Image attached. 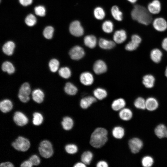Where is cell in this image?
Masks as SVG:
<instances>
[{"label": "cell", "instance_id": "obj_42", "mask_svg": "<svg viewBox=\"0 0 167 167\" xmlns=\"http://www.w3.org/2000/svg\"><path fill=\"white\" fill-rule=\"evenodd\" d=\"M54 29L53 27L49 26L46 27L43 31V34L46 39H51L53 35Z\"/></svg>", "mask_w": 167, "mask_h": 167}, {"label": "cell", "instance_id": "obj_14", "mask_svg": "<svg viewBox=\"0 0 167 167\" xmlns=\"http://www.w3.org/2000/svg\"><path fill=\"white\" fill-rule=\"evenodd\" d=\"M79 79L81 83L87 86L91 85L94 81L93 75L88 72L82 73L80 75Z\"/></svg>", "mask_w": 167, "mask_h": 167}, {"label": "cell", "instance_id": "obj_46", "mask_svg": "<svg viewBox=\"0 0 167 167\" xmlns=\"http://www.w3.org/2000/svg\"><path fill=\"white\" fill-rule=\"evenodd\" d=\"M29 160L31 162L33 165H38L40 162V159L39 157L35 155L32 156Z\"/></svg>", "mask_w": 167, "mask_h": 167}, {"label": "cell", "instance_id": "obj_41", "mask_svg": "<svg viewBox=\"0 0 167 167\" xmlns=\"http://www.w3.org/2000/svg\"><path fill=\"white\" fill-rule=\"evenodd\" d=\"M33 123L36 126L39 125L42 122L43 117L40 113L35 112L33 114Z\"/></svg>", "mask_w": 167, "mask_h": 167}, {"label": "cell", "instance_id": "obj_25", "mask_svg": "<svg viewBox=\"0 0 167 167\" xmlns=\"http://www.w3.org/2000/svg\"><path fill=\"white\" fill-rule=\"evenodd\" d=\"M12 103L8 99H5L0 102V110L3 113H6L10 111L12 109Z\"/></svg>", "mask_w": 167, "mask_h": 167}, {"label": "cell", "instance_id": "obj_26", "mask_svg": "<svg viewBox=\"0 0 167 167\" xmlns=\"http://www.w3.org/2000/svg\"><path fill=\"white\" fill-rule=\"evenodd\" d=\"M155 79L153 76L151 75H147L143 78L142 83L147 88H151L154 85Z\"/></svg>", "mask_w": 167, "mask_h": 167}, {"label": "cell", "instance_id": "obj_30", "mask_svg": "<svg viewBox=\"0 0 167 167\" xmlns=\"http://www.w3.org/2000/svg\"><path fill=\"white\" fill-rule=\"evenodd\" d=\"M64 91L68 94L74 95L77 92V88L72 84L70 82L67 83L64 87Z\"/></svg>", "mask_w": 167, "mask_h": 167}, {"label": "cell", "instance_id": "obj_31", "mask_svg": "<svg viewBox=\"0 0 167 167\" xmlns=\"http://www.w3.org/2000/svg\"><path fill=\"white\" fill-rule=\"evenodd\" d=\"M93 157V155L91 152L87 151L82 154L81 158V161L86 165H88L92 161Z\"/></svg>", "mask_w": 167, "mask_h": 167}, {"label": "cell", "instance_id": "obj_8", "mask_svg": "<svg viewBox=\"0 0 167 167\" xmlns=\"http://www.w3.org/2000/svg\"><path fill=\"white\" fill-rule=\"evenodd\" d=\"M69 54L72 59L78 60L84 56L85 52L82 48L79 46L76 45L71 49Z\"/></svg>", "mask_w": 167, "mask_h": 167}, {"label": "cell", "instance_id": "obj_1", "mask_svg": "<svg viewBox=\"0 0 167 167\" xmlns=\"http://www.w3.org/2000/svg\"><path fill=\"white\" fill-rule=\"evenodd\" d=\"M131 15L133 20L145 25L150 24L152 19L151 14L148 9L139 4L134 6L131 11Z\"/></svg>", "mask_w": 167, "mask_h": 167}, {"label": "cell", "instance_id": "obj_13", "mask_svg": "<svg viewBox=\"0 0 167 167\" xmlns=\"http://www.w3.org/2000/svg\"><path fill=\"white\" fill-rule=\"evenodd\" d=\"M107 69L105 63L102 60H98L94 63L93 70L94 72L97 74H100L105 72Z\"/></svg>", "mask_w": 167, "mask_h": 167}, {"label": "cell", "instance_id": "obj_49", "mask_svg": "<svg viewBox=\"0 0 167 167\" xmlns=\"http://www.w3.org/2000/svg\"><path fill=\"white\" fill-rule=\"evenodd\" d=\"M33 165L29 160L24 161L21 165L22 167H31Z\"/></svg>", "mask_w": 167, "mask_h": 167}, {"label": "cell", "instance_id": "obj_19", "mask_svg": "<svg viewBox=\"0 0 167 167\" xmlns=\"http://www.w3.org/2000/svg\"><path fill=\"white\" fill-rule=\"evenodd\" d=\"M95 97L88 96L82 98L80 101V105L83 109H86L90 106L93 103L96 101Z\"/></svg>", "mask_w": 167, "mask_h": 167}, {"label": "cell", "instance_id": "obj_51", "mask_svg": "<svg viewBox=\"0 0 167 167\" xmlns=\"http://www.w3.org/2000/svg\"><path fill=\"white\" fill-rule=\"evenodd\" d=\"M161 45L163 49L167 51V37L165 38L163 40Z\"/></svg>", "mask_w": 167, "mask_h": 167}, {"label": "cell", "instance_id": "obj_5", "mask_svg": "<svg viewBox=\"0 0 167 167\" xmlns=\"http://www.w3.org/2000/svg\"><path fill=\"white\" fill-rule=\"evenodd\" d=\"M29 84L27 83H24L21 86L19 92L18 97L22 102L26 103L30 99L29 95L31 92Z\"/></svg>", "mask_w": 167, "mask_h": 167}, {"label": "cell", "instance_id": "obj_50", "mask_svg": "<svg viewBox=\"0 0 167 167\" xmlns=\"http://www.w3.org/2000/svg\"><path fill=\"white\" fill-rule=\"evenodd\" d=\"M0 166L2 167H14V166L11 162H6L1 163L0 164Z\"/></svg>", "mask_w": 167, "mask_h": 167}, {"label": "cell", "instance_id": "obj_28", "mask_svg": "<svg viewBox=\"0 0 167 167\" xmlns=\"http://www.w3.org/2000/svg\"><path fill=\"white\" fill-rule=\"evenodd\" d=\"M112 134L115 138L117 139H121L124 135L125 130L122 127L117 126L113 129Z\"/></svg>", "mask_w": 167, "mask_h": 167}, {"label": "cell", "instance_id": "obj_43", "mask_svg": "<svg viewBox=\"0 0 167 167\" xmlns=\"http://www.w3.org/2000/svg\"><path fill=\"white\" fill-rule=\"evenodd\" d=\"M36 17L32 14L28 15L25 19L26 24L29 26L34 25L36 24Z\"/></svg>", "mask_w": 167, "mask_h": 167}, {"label": "cell", "instance_id": "obj_16", "mask_svg": "<svg viewBox=\"0 0 167 167\" xmlns=\"http://www.w3.org/2000/svg\"><path fill=\"white\" fill-rule=\"evenodd\" d=\"M127 35L124 30L116 31L113 35V39L115 43L121 44L126 39Z\"/></svg>", "mask_w": 167, "mask_h": 167}, {"label": "cell", "instance_id": "obj_53", "mask_svg": "<svg viewBox=\"0 0 167 167\" xmlns=\"http://www.w3.org/2000/svg\"><path fill=\"white\" fill-rule=\"evenodd\" d=\"M128 1L132 3H134L136 2L137 0H127Z\"/></svg>", "mask_w": 167, "mask_h": 167}, {"label": "cell", "instance_id": "obj_9", "mask_svg": "<svg viewBox=\"0 0 167 167\" xmlns=\"http://www.w3.org/2000/svg\"><path fill=\"white\" fill-rule=\"evenodd\" d=\"M141 38L138 35L134 34L131 37V41L127 44L125 48L128 51H132L136 49L141 41Z\"/></svg>", "mask_w": 167, "mask_h": 167}, {"label": "cell", "instance_id": "obj_39", "mask_svg": "<svg viewBox=\"0 0 167 167\" xmlns=\"http://www.w3.org/2000/svg\"><path fill=\"white\" fill-rule=\"evenodd\" d=\"M59 65L58 61L56 59H52L49 63V66L50 70L53 72H55L58 70Z\"/></svg>", "mask_w": 167, "mask_h": 167}, {"label": "cell", "instance_id": "obj_40", "mask_svg": "<svg viewBox=\"0 0 167 167\" xmlns=\"http://www.w3.org/2000/svg\"><path fill=\"white\" fill-rule=\"evenodd\" d=\"M94 15L97 19L101 20L105 17V13L103 9L100 7L96 8L94 11Z\"/></svg>", "mask_w": 167, "mask_h": 167}, {"label": "cell", "instance_id": "obj_33", "mask_svg": "<svg viewBox=\"0 0 167 167\" xmlns=\"http://www.w3.org/2000/svg\"><path fill=\"white\" fill-rule=\"evenodd\" d=\"M2 69L3 71L6 72L10 74L13 73L15 71L13 65L9 61H6L3 63Z\"/></svg>", "mask_w": 167, "mask_h": 167}, {"label": "cell", "instance_id": "obj_11", "mask_svg": "<svg viewBox=\"0 0 167 167\" xmlns=\"http://www.w3.org/2000/svg\"><path fill=\"white\" fill-rule=\"evenodd\" d=\"M13 119L15 123L20 126L26 125L28 122V118L26 115L18 111L15 113Z\"/></svg>", "mask_w": 167, "mask_h": 167}, {"label": "cell", "instance_id": "obj_20", "mask_svg": "<svg viewBox=\"0 0 167 167\" xmlns=\"http://www.w3.org/2000/svg\"><path fill=\"white\" fill-rule=\"evenodd\" d=\"M99 45L101 48L105 49H109L114 48L115 43L112 41L108 40L101 38L99 41Z\"/></svg>", "mask_w": 167, "mask_h": 167}, {"label": "cell", "instance_id": "obj_34", "mask_svg": "<svg viewBox=\"0 0 167 167\" xmlns=\"http://www.w3.org/2000/svg\"><path fill=\"white\" fill-rule=\"evenodd\" d=\"M93 94L96 98L99 100H102L106 97L107 92L104 89L98 88L94 90Z\"/></svg>", "mask_w": 167, "mask_h": 167}, {"label": "cell", "instance_id": "obj_15", "mask_svg": "<svg viewBox=\"0 0 167 167\" xmlns=\"http://www.w3.org/2000/svg\"><path fill=\"white\" fill-rule=\"evenodd\" d=\"M154 133L159 139L167 138V127L164 124L158 125L154 129Z\"/></svg>", "mask_w": 167, "mask_h": 167}, {"label": "cell", "instance_id": "obj_17", "mask_svg": "<svg viewBox=\"0 0 167 167\" xmlns=\"http://www.w3.org/2000/svg\"><path fill=\"white\" fill-rule=\"evenodd\" d=\"M159 106L157 100L153 97H150L146 100V109L150 111L156 110Z\"/></svg>", "mask_w": 167, "mask_h": 167}, {"label": "cell", "instance_id": "obj_38", "mask_svg": "<svg viewBox=\"0 0 167 167\" xmlns=\"http://www.w3.org/2000/svg\"><path fill=\"white\" fill-rule=\"evenodd\" d=\"M102 28L103 31L107 33H110L113 31V24L110 21H105L103 24Z\"/></svg>", "mask_w": 167, "mask_h": 167}, {"label": "cell", "instance_id": "obj_52", "mask_svg": "<svg viewBox=\"0 0 167 167\" xmlns=\"http://www.w3.org/2000/svg\"><path fill=\"white\" fill-rule=\"evenodd\" d=\"M86 166V165L82 162H78L74 166V167H85Z\"/></svg>", "mask_w": 167, "mask_h": 167}, {"label": "cell", "instance_id": "obj_23", "mask_svg": "<svg viewBox=\"0 0 167 167\" xmlns=\"http://www.w3.org/2000/svg\"><path fill=\"white\" fill-rule=\"evenodd\" d=\"M32 95L33 100L37 103H41L44 100V94L40 89H36L33 90Z\"/></svg>", "mask_w": 167, "mask_h": 167}, {"label": "cell", "instance_id": "obj_3", "mask_svg": "<svg viewBox=\"0 0 167 167\" xmlns=\"http://www.w3.org/2000/svg\"><path fill=\"white\" fill-rule=\"evenodd\" d=\"M39 151L40 154L45 158L50 157L53 153V150L51 143L47 140H43L40 144Z\"/></svg>", "mask_w": 167, "mask_h": 167}, {"label": "cell", "instance_id": "obj_6", "mask_svg": "<svg viewBox=\"0 0 167 167\" xmlns=\"http://www.w3.org/2000/svg\"><path fill=\"white\" fill-rule=\"evenodd\" d=\"M128 145L131 152L134 154L138 153L143 146V141L140 139L135 137L131 139Z\"/></svg>", "mask_w": 167, "mask_h": 167}, {"label": "cell", "instance_id": "obj_4", "mask_svg": "<svg viewBox=\"0 0 167 167\" xmlns=\"http://www.w3.org/2000/svg\"><path fill=\"white\" fill-rule=\"evenodd\" d=\"M12 146L16 150L23 152L27 151L30 146L28 140L23 137L19 136L12 143Z\"/></svg>", "mask_w": 167, "mask_h": 167}, {"label": "cell", "instance_id": "obj_7", "mask_svg": "<svg viewBox=\"0 0 167 167\" xmlns=\"http://www.w3.org/2000/svg\"><path fill=\"white\" fill-rule=\"evenodd\" d=\"M69 31L72 35L77 37L82 36L84 33L83 28L81 25L80 22L78 20L74 21L71 23Z\"/></svg>", "mask_w": 167, "mask_h": 167}, {"label": "cell", "instance_id": "obj_36", "mask_svg": "<svg viewBox=\"0 0 167 167\" xmlns=\"http://www.w3.org/2000/svg\"><path fill=\"white\" fill-rule=\"evenodd\" d=\"M153 158L149 156H146L143 157L141 160V164L144 167H150L154 163Z\"/></svg>", "mask_w": 167, "mask_h": 167}, {"label": "cell", "instance_id": "obj_27", "mask_svg": "<svg viewBox=\"0 0 167 167\" xmlns=\"http://www.w3.org/2000/svg\"><path fill=\"white\" fill-rule=\"evenodd\" d=\"M162 56L161 51L158 49H154L152 50L150 53V58L154 62L158 63L161 61Z\"/></svg>", "mask_w": 167, "mask_h": 167}, {"label": "cell", "instance_id": "obj_2", "mask_svg": "<svg viewBox=\"0 0 167 167\" xmlns=\"http://www.w3.org/2000/svg\"><path fill=\"white\" fill-rule=\"evenodd\" d=\"M108 131L104 128L98 127L92 133L90 143L93 147L99 148L103 146L108 140Z\"/></svg>", "mask_w": 167, "mask_h": 167}, {"label": "cell", "instance_id": "obj_44", "mask_svg": "<svg viewBox=\"0 0 167 167\" xmlns=\"http://www.w3.org/2000/svg\"><path fill=\"white\" fill-rule=\"evenodd\" d=\"M66 152L69 154H74L76 153L78 148L77 146L74 144H69L65 147Z\"/></svg>", "mask_w": 167, "mask_h": 167}, {"label": "cell", "instance_id": "obj_37", "mask_svg": "<svg viewBox=\"0 0 167 167\" xmlns=\"http://www.w3.org/2000/svg\"><path fill=\"white\" fill-rule=\"evenodd\" d=\"M59 75L65 79L69 78L71 75V72L70 69L67 67L61 68L58 71Z\"/></svg>", "mask_w": 167, "mask_h": 167}, {"label": "cell", "instance_id": "obj_29", "mask_svg": "<svg viewBox=\"0 0 167 167\" xmlns=\"http://www.w3.org/2000/svg\"><path fill=\"white\" fill-rule=\"evenodd\" d=\"M62 124L64 129L69 130L72 128L74 125V122L73 119L70 117H66L63 118Z\"/></svg>", "mask_w": 167, "mask_h": 167}, {"label": "cell", "instance_id": "obj_35", "mask_svg": "<svg viewBox=\"0 0 167 167\" xmlns=\"http://www.w3.org/2000/svg\"><path fill=\"white\" fill-rule=\"evenodd\" d=\"M134 105L138 109H146V100L142 97H138L135 101Z\"/></svg>", "mask_w": 167, "mask_h": 167}, {"label": "cell", "instance_id": "obj_48", "mask_svg": "<svg viewBox=\"0 0 167 167\" xmlns=\"http://www.w3.org/2000/svg\"><path fill=\"white\" fill-rule=\"evenodd\" d=\"M19 2L22 5L26 6L31 4L32 0H19Z\"/></svg>", "mask_w": 167, "mask_h": 167}, {"label": "cell", "instance_id": "obj_45", "mask_svg": "<svg viewBox=\"0 0 167 167\" xmlns=\"http://www.w3.org/2000/svg\"><path fill=\"white\" fill-rule=\"evenodd\" d=\"M34 10L35 12L37 15L43 16L45 15V10L43 6H36Z\"/></svg>", "mask_w": 167, "mask_h": 167}, {"label": "cell", "instance_id": "obj_54", "mask_svg": "<svg viewBox=\"0 0 167 167\" xmlns=\"http://www.w3.org/2000/svg\"><path fill=\"white\" fill-rule=\"evenodd\" d=\"M165 76L167 77V67H166L165 71Z\"/></svg>", "mask_w": 167, "mask_h": 167}, {"label": "cell", "instance_id": "obj_18", "mask_svg": "<svg viewBox=\"0 0 167 167\" xmlns=\"http://www.w3.org/2000/svg\"><path fill=\"white\" fill-rule=\"evenodd\" d=\"M119 115L122 120L127 121L132 118L133 113L131 110L129 108H124L119 111Z\"/></svg>", "mask_w": 167, "mask_h": 167}, {"label": "cell", "instance_id": "obj_12", "mask_svg": "<svg viewBox=\"0 0 167 167\" xmlns=\"http://www.w3.org/2000/svg\"><path fill=\"white\" fill-rule=\"evenodd\" d=\"M147 9L151 14H158L161 10V4L160 1L159 0H153L148 4Z\"/></svg>", "mask_w": 167, "mask_h": 167}, {"label": "cell", "instance_id": "obj_22", "mask_svg": "<svg viewBox=\"0 0 167 167\" xmlns=\"http://www.w3.org/2000/svg\"><path fill=\"white\" fill-rule=\"evenodd\" d=\"M15 45L14 42L9 41L6 43L2 47L4 53L7 55H11L13 53Z\"/></svg>", "mask_w": 167, "mask_h": 167}, {"label": "cell", "instance_id": "obj_47", "mask_svg": "<svg viewBox=\"0 0 167 167\" xmlns=\"http://www.w3.org/2000/svg\"><path fill=\"white\" fill-rule=\"evenodd\" d=\"M96 166L97 167H108V165L106 161H101L97 163Z\"/></svg>", "mask_w": 167, "mask_h": 167}, {"label": "cell", "instance_id": "obj_21", "mask_svg": "<svg viewBox=\"0 0 167 167\" xmlns=\"http://www.w3.org/2000/svg\"><path fill=\"white\" fill-rule=\"evenodd\" d=\"M126 102L123 98H120L114 101L111 105L112 109L115 111H120L125 108Z\"/></svg>", "mask_w": 167, "mask_h": 167}, {"label": "cell", "instance_id": "obj_10", "mask_svg": "<svg viewBox=\"0 0 167 167\" xmlns=\"http://www.w3.org/2000/svg\"><path fill=\"white\" fill-rule=\"evenodd\" d=\"M152 25L156 30L162 32L166 30L167 28V22L163 18L158 17L153 21Z\"/></svg>", "mask_w": 167, "mask_h": 167}, {"label": "cell", "instance_id": "obj_32", "mask_svg": "<svg viewBox=\"0 0 167 167\" xmlns=\"http://www.w3.org/2000/svg\"><path fill=\"white\" fill-rule=\"evenodd\" d=\"M112 15L113 17L118 21H121L122 19V13L116 6H113L111 9Z\"/></svg>", "mask_w": 167, "mask_h": 167}, {"label": "cell", "instance_id": "obj_24", "mask_svg": "<svg viewBox=\"0 0 167 167\" xmlns=\"http://www.w3.org/2000/svg\"><path fill=\"white\" fill-rule=\"evenodd\" d=\"M84 42L86 46L92 49L96 45V39L95 36L93 35H87L84 37Z\"/></svg>", "mask_w": 167, "mask_h": 167}]
</instances>
